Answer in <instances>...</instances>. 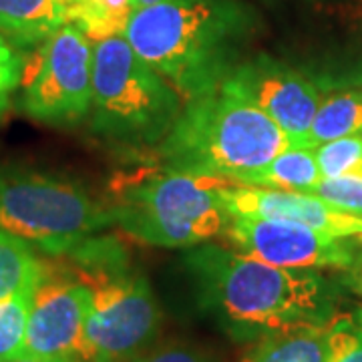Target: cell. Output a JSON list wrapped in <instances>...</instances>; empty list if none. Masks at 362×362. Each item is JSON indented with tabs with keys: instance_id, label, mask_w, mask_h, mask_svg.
<instances>
[{
	"instance_id": "1",
	"label": "cell",
	"mask_w": 362,
	"mask_h": 362,
	"mask_svg": "<svg viewBox=\"0 0 362 362\" xmlns=\"http://www.w3.org/2000/svg\"><path fill=\"white\" fill-rule=\"evenodd\" d=\"M185 268L199 306L235 340L256 342L334 318L332 298L314 270L278 268L207 242L187 252Z\"/></svg>"
},
{
	"instance_id": "2",
	"label": "cell",
	"mask_w": 362,
	"mask_h": 362,
	"mask_svg": "<svg viewBox=\"0 0 362 362\" xmlns=\"http://www.w3.org/2000/svg\"><path fill=\"white\" fill-rule=\"evenodd\" d=\"M254 23L235 0H168L135 11L123 37L185 103L221 87L244 63Z\"/></svg>"
},
{
	"instance_id": "3",
	"label": "cell",
	"mask_w": 362,
	"mask_h": 362,
	"mask_svg": "<svg viewBox=\"0 0 362 362\" xmlns=\"http://www.w3.org/2000/svg\"><path fill=\"white\" fill-rule=\"evenodd\" d=\"M290 145L270 117L221 85L183 103L159 157L173 171L240 183Z\"/></svg>"
},
{
	"instance_id": "4",
	"label": "cell",
	"mask_w": 362,
	"mask_h": 362,
	"mask_svg": "<svg viewBox=\"0 0 362 362\" xmlns=\"http://www.w3.org/2000/svg\"><path fill=\"white\" fill-rule=\"evenodd\" d=\"M73 258L90 290L81 362H129L153 346L161 308L147 278L129 268L123 247L90 238Z\"/></svg>"
},
{
	"instance_id": "5",
	"label": "cell",
	"mask_w": 362,
	"mask_h": 362,
	"mask_svg": "<svg viewBox=\"0 0 362 362\" xmlns=\"http://www.w3.org/2000/svg\"><path fill=\"white\" fill-rule=\"evenodd\" d=\"M220 177L156 169L117 187L111 220L129 238L157 247H194L228 230Z\"/></svg>"
},
{
	"instance_id": "6",
	"label": "cell",
	"mask_w": 362,
	"mask_h": 362,
	"mask_svg": "<svg viewBox=\"0 0 362 362\" xmlns=\"http://www.w3.org/2000/svg\"><path fill=\"white\" fill-rule=\"evenodd\" d=\"M183 109V99L125 37L93 45V127L123 143L161 141Z\"/></svg>"
},
{
	"instance_id": "7",
	"label": "cell",
	"mask_w": 362,
	"mask_h": 362,
	"mask_svg": "<svg viewBox=\"0 0 362 362\" xmlns=\"http://www.w3.org/2000/svg\"><path fill=\"white\" fill-rule=\"evenodd\" d=\"M113 223L81 185L51 173L0 169V232L51 256L75 252Z\"/></svg>"
},
{
	"instance_id": "8",
	"label": "cell",
	"mask_w": 362,
	"mask_h": 362,
	"mask_svg": "<svg viewBox=\"0 0 362 362\" xmlns=\"http://www.w3.org/2000/svg\"><path fill=\"white\" fill-rule=\"evenodd\" d=\"M93 103V45L73 25L61 26L40 45L23 87V109L49 125H71Z\"/></svg>"
},
{
	"instance_id": "9",
	"label": "cell",
	"mask_w": 362,
	"mask_h": 362,
	"mask_svg": "<svg viewBox=\"0 0 362 362\" xmlns=\"http://www.w3.org/2000/svg\"><path fill=\"white\" fill-rule=\"evenodd\" d=\"M226 235L246 256L288 270L350 272L361 262L346 238L318 232L296 221L232 218Z\"/></svg>"
},
{
	"instance_id": "10",
	"label": "cell",
	"mask_w": 362,
	"mask_h": 362,
	"mask_svg": "<svg viewBox=\"0 0 362 362\" xmlns=\"http://www.w3.org/2000/svg\"><path fill=\"white\" fill-rule=\"evenodd\" d=\"M284 131L292 145L306 147L314 115L322 103L310 78L270 57L244 61L223 83Z\"/></svg>"
},
{
	"instance_id": "11",
	"label": "cell",
	"mask_w": 362,
	"mask_h": 362,
	"mask_svg": "<svg viewBox=\"0 0 362 362\" xmlns=\"http://www.w3.org/2000/svg\"><path fill=\"white\" fill-rule=\"evenodd\" d=\"M89 304V286L78 276L45 272L28 312L23 356L81 362Z\"/></svg>"
},
{
	"instance_id": "12",
	"label": "cell",
	"mask_w": 362,
	"mask_h": 362,
	"mask_svg": "<svg viewBox=\"0 0 362 362\" xmlns=\"http://www.w3.org/2000/svg\"><path fill=\"white\" fill-rule=\"evenodd\" d=\"M220 199L232 218L296 221L346 240L362 232V216L337 209L314 194L226 183L220 187Z\"/></svg>"
},
{
	"instance_id": "13",
	"label": "cell",
	"mask_w": 362,
	"mask_h": 362,
	"mask_svg": "<svg viewBox=\"0 0 362 362\" xmlns=\"http://www.w3.org/2000/svg\"><path fill=\"white\" fill-rule=\"evenodd\" d=\"M69 0H0V35L16 45L45 42L66 25Z\"/></svg>"
},
{
	"instance_id": "14",
	"label": "cell",
	"mask_w": 362,
	"mask_h": 362,
	"mask_svg": "<svg viewBox=\"0 0 362 362\" xmlns=\"http://www.w3.org/2000/svg\"><path fill=\"white\" fill-rule=\"evenodd\" d=\"M328 324L259 338L238 362H328Z\"/></svg>"
},
{
	"instance_id": "15",
	"label": "cell",
	"mask_w": 362,
	"mask_h": 362,
	"mask_svg": "<svg viewBox=\"0 0 362 362\" xmlns=\"http://www.w3.org/2000/svg\"><path fill=\"white\" fill-rule=\"evenodd\" d=\"M320 180L322 175L316 163L314 149L290 145L280 156L274 157L268 165L244 177L238 185L312 194V189L320 183Z\"/></svg>"
},
{
	"instance_id": "16",
	"label": "cell",
	"mask_w": 362,
	"mask_h": 362,
	"mask_svg": "<svg viewBox=\"0 0 362 362\" xmlns=\"http://www.w3.org/2000/svg\"><path fill=\"white\" fill-rule=\"evenodd\" d=\"M133 0H69L66 25L78 28L90 42L123 37L135 14Z\"/></svg>"
},
{
	"instance_id": "17",
	"label": "cell",
	"mask_w": 362,
	"mask_h": 362,
	"mask_svg": "<svg viewBox=\"0 0 362 362\" xmlns=\"http://www.w3.org/2000/svg\"><path fill=\"white\" fill-rule=\"evenodd\" d=\"M350 135H362V89L342 90L322 99L306 137V147H318Z\"/></svg>"
},
{
	"instance_id": "18",
	"label": "cell",
	"mask_w": 362,
	"mask_h": 362,
	"mask_svg": "<svg viewBox=\"0 0 362 362\" xmlns=\"http://www.w3.org/2000/svg\"><path fill=\"white\" fill-rule=\"evenodd\" d=\"M45 272L35 247L16 235L0 232V302L39 288Z\"/></svg>"
},
{
	"instance_id": "19",
	"label": "cell",
	"mask_w": 362,
	"mask_h": 362,
	"mask_svg": "<svg viewBox=\"0 0 362 362\" xmlns=\"http://www.w3.org/2000/svg\"><path fill=\"white\" fill-rule=\"evenodd\" d=\"M35 290H25L0 302V362L23 356L25 352L26 320L33 304Z\"/></svg>"
},
{
	"instance_id": "20",
	"label": "cell",
	"mask_w": 362,
	"mask_h": 362,
	"mask_svg": "<svg viewBox=\"0 0 362 362\" xmlns=\"http://www.w3.org/2000/svg\"><path fill=\"white\" fill-rule=\"evenodd\" d=\"M322 180L362 175V135H350L314 147Z\"/></svg>"
},
{
	"instance_id": "21",
	"label": "cell",
	"mask_w": 362,
	"mask_h": 362,
	"mask_svg": "<svg viewBox=\"0 0 362 362\" xmlns=\"http://www.w3.org/2000/svg\"><path fill=\"white\" fill-rule=\"evenodd\" d=\"M328 362H362V310L328 324Z\"/></svg>"
},
{
	"instance_id": "22",
	"label": "cell",
	"mask_w": 362,
	"mask_h": 362,
	"mask_svg": "<svg viewBox=\"0 0 362 362\" xmlns=\"http://www.w3.org/2000/svg\"><path fill=\"white\" fill-rule=\"evenodd\" d=\"M312 194L322 197L326 204L346 214L362 216V175L328 177L312 189Z\"/></svg>"
},
{
	"instance_id": "23",
	"label": "cell",
	"mask_w": 362,
	"mask_h": 362,
	"mask_svg": "<svg viewBox=\"0 0 362 362\" xmlns=\"http://www.w3.org/2000/svg\"><path fill=\"white\" fill-rule=\"evenodd\" d=\"M129 362H220L209 350L199 349L192 342L171 340L163 344H153Z\"/></svg>"
},
{
	"instance_id": "24",
	"label": "cell",
	"mask_w": 362,
	"mask_h": 362,
	"mask_svg": "<svg viewBox=\"0 0 362 362\" xmlns=\"http://www.w3.org/2000/svg\"><path fill=\"white\" fill-rule=\"evenodd\" d=\"M23 78V59L18 52L0 37V111L8 105L13 90Z\"/></svg>"
},
{
	"instance_id": "25",
	"label": "cell",
	"mask_w": 362,
	"mask_h": 362,
	"mask_svg": "<svg viewBox=\"0 0 362 362\" xmlns=\"http://www.w3.org/2000/svg\"><path fill=\"white\" fill-rule=\"evenodd\" d=\"M350 274H352V280H350V282H352V290H354L362 300V259L358 262V266H356L354 270H350Z\"/></svg>"
},
{
	"instance_id": "26",
	"label": "cell",
	"mask_w": 362,
	"mask_h": 362,
	"mask_svg": "<svg viewBox=\"0 0 362 362\" xmlns=\"http://www.w3.org/2000/svg\"><path fill=\"white\" fill-rule=\"evenodd\" d=\"M8 362H75V361H52V358H37V356H18Z\"/></svg>"
},
{
	"instance_id": "27",
	"label": "cell",
	"mask_w": 362,
	"mask_h": 362,
	"mask_svg": "<svg viewBox=\"0 0 362 362\" xmlns=\"http://www.w3.org/2000/svg\"><path fill=\"white\" fill-rule=\"evenodd\" d=\"M135 2V8H147V6H153V4H161V2H168V0H133Z\"/></svg>"
},
{
	"instance_id": "28",
	"label": "cell",
	"mask_w": 362,
	"mask_h": 362,
	"mask_svg": "<svg viewBox=\"0 0 362 362\" xmlns=\"http://www.w3.org/2000/svg\"><path fill=\"white\" fill-rule=\"evenodd\" d=\"M320 4H326V2H332V4H337V6H340V4H349V6H352L354 2H362V0H318Z\"/></svg>"
},
{
	"instance_id": "29",
	"label": "cell",
	"mask_w": 362,
	"mask_h": 362,
	"mask_svg": "<svg viewBox=\"0 0 362 362\" xmlns=\"http://www.w3.org/2000/svg\"><path fill=\"white\" fill-rule=\"evenodd\" d=\"M354 240H356V242H361V244H362V232L358 233V235H356V238H354Z\"/></svg>"
}]
</instances>
